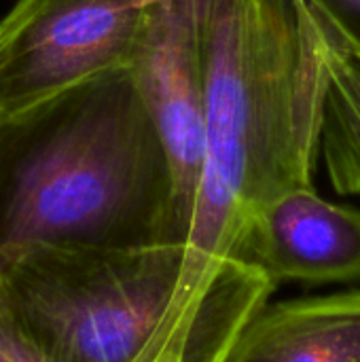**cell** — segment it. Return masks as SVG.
Wrapping results in <instances>:
<instances>
[{
  "label": "cell",
  "mask_w": 360,
  "mask_h": 362,
  "mask_svg": "<svg viewBox=\"0 0 360 362\" xmlns=\"http://www.w3.org/2000/svg\"><path fill=\"white\" fill-rule=\"evenodd\" d=\"M0 362H59L17 314L0 278Z\"/></svg>",
  "instance_id": "9"
},
{
  "label": "cell",
  "mask_w": 360,
  "mask_h": 362,
  "mask_svg": "<svg viewBox=\"0 0 360 362\" xmlns=\"http://www.w3.org/2000/svg\"><path fill=\"white\" fill-rule=\"evenodd\" d=\"M233 344V341H231ZM231 344H197L168 350L155 362H223Z\"/></svg>",
  "instance_id": "10"
},
{
  "label": "cell",
  "mask_w": 360,
  "mask_h": 362,
  "mask_svg": "<svg viewBox=\"0 0 360 362\" xmlns=\"http://www.w3.org/2000/svg\"><path fill=\"white\" fill-rule=\"evenodd\" d=\"M210 0H151L127 70L161 136L185 244L204 153L206 21Z\"/></svg>",
  "instance_id": "5"
},
{
  "label": "cell",
  "mask_w": 360,
  "mask_h": 362,
  "mask_svg": "<svg viewBox=\"0 0 360 362\" xmlns=\"http://www.w3.org/2000/svg\"><path fill=\"white\" fill-rule=\"evenodd\" d=\"M223 362H360V293L261 305Z\"/></svg>",
  "instance_id": "7"
},
{
  "label": "cell",
  "mask_w": 360,
  "mask_h": 362,
  "mask_svg": "<svg viewBox=\"0 0 360 362\" xmlns=\"http://www.w3.org/2000/svg\"><path fill=\"white\" fill-rule=\"evenodd\" d=\"M327 62L320 157L333 189L360 193V0H306Z\"/></svg>",
  "instance_id": "8"
},
{
  "label": "cell",
  "mask_w": 360,
  "mask_h": 362,
  "mask_svg": "<svg viewBox=\"0 0 360 362\" xmlns=\"http://www.w3.org/2000/svg\"><path fill=\"white\" fill-rule=\"evenodd\" d=\"M327 62L306 0H210L204 153L185 244L231 261L248 221L320 159Z\"/></svg>",
  "instance_id": "1"
},
{
  "label": "cell",
  "mask_w": 360,
  "mask_h": 362,
  "mask_svg": "<svg viewBox=\"0 0 360 362\" xmlns=\"http://www.w3.org/2000/svg\"><path fill=\"white\" fill-rule=\"evenodd\" d=\"M151 0H17L0 17V119L127 68Z\"/></svg>",
  "instance_id": "4"
},
{
  "label": "cell",
  "mask_w": 360,
  "mask_h": 362,
  "mask_svg": "<svg viewBox=\"0 0 360 362\" xmlns=\"http://www.w3.org/2000/svg\"><path fill=\"white\" fill-rule=\"evenodd\" d=\"M178 242L172 172L127 68L0 119V263L32 248Z\"/></svg>",
  "instance_id": "2"
},
{
  "label": "cell",
  "mask_w": 360,
  "mask_h": 362,
  "mask_svg": "<svg viewBox=\"0 0 360 362\" xmlns=\"http://www.w3.org/2000/svg\"><path fill=\"white\" fill-rule=\"evenodd\" d=\"M4 288L59 362H155L231 344L274 284L238 261L206 267L187 244L32 248L0 263Z\"/></svg>",
  "instance_id": "3"
},
{
  "label": "cell",
  "mask_w": 360,
  "mask_h": 362,
  "mask_svg": "<svg viewBox=\"0 0 360 362\" xmlns=\"http://www.w3.org/2000/svg\"><path fill=\"white\" fill-rule=\"evenodd\" d=\"M231 261L280 282L344 284L360 280V212L312 187L284 191L244 227Z\"/></svg>",
  "instance_id": "6"
}]
</instances>
